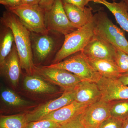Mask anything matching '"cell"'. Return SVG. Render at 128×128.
<instances>
[{"mask_svg": "<svg viewBox=\"0 0 128 128\" xmlns=\"http://www.w3.org/2000/svg\"><path fill=\"white\" fill-rule=\"evenodd\" d=\"M1 21L12 32L21 68L28 75H33L35 65L33 61L30 31L17 16L8 10L3 12Z\"/></svg>", "mask_w": 128, "mask_h": 128, "instance_id": "cell-1", "label": "cell"}, {"mask_svg": "<svg viewBox=\"0 0 128 128\" xmlns=\"http://www.w3.org/2000/svg\"><path fill=\"white\" fill-rule=\"evenodd\" d=\"M94 34L128 54V41L124 32L116 26L102 10L94 14Z\"/></svg>", "mask_w": 128, "mask_h": 128, "instance_id": "cell-2", "label": "cell"}, {"mask_svg": "<svg viewBox=\"0 0 128 128\" xmlns=\"http://www.w3.org/2000/svg\"><path fill=\"white\" fill-rule=\"evenodd\" d=\"M94 34L92 19L82 27L65 36L63 45L56 54L52 64L59 63L69 56L82 51Z\"/></svg>", "mask_w": 128, "mask_h": 128, "instance_id": "cell-3", "label": "cell"}, {"mask_svg": "<svg viewBox=\"0 0 128 128\" xmlns=\"http://www.w3.org/2000/svg\"><path fill=\"white\" fill-rule=\"evenodd\" d=\"M7 8L18 17L30 32L38 34L48 33L45 23L46 11L39 4H21Z\"/></svg>", "mask_w": 128, "mask_h": 128, "instance_id": "cell-4", "label": "cell"}, {"mask_svg": "<svg viewBox=\"0 0 128 128\" xmlns=\"http://www.w3.org/2000/svg\"><path fill=\"white\" fill-rule=\"evenodd\" d=\"M46 66L67 70L77 76L82 80L96 83L99 81L102 76L92 67L81 51L67 59Z\"/></svg>", "mask_w": 128, "mask_h": 128, "instance_id": "cell-5", "label": "cell"}, {"mask_svg": "<svg viewBox=\"0 0 128 128\" xmlns=\"http://www.w3.org/2000/svg\"><path fill=\"white\" fill-rule=\"evenodd\" d=\"M34 74L62 88L64 91L74 90L82 80L77 76L67 70L49 68L46 66L38 67L35 65Z\"/></svg>", "mask_w": 128, "mask_h": 128, "instance_id": "cell-6", "label": "cell"}, {"mask_svg": "<svg viewBox=\"0 0 128 128\" xmlns=\"http://www.w3.org/2000/svg\"><path fill=\"white\" fill-rule=\"evenodd\" d=\"M45 23L48 31H54L64 36L77 29L67 17L62 0H55L50 9L46 11Z\"/></svg>", "mask_w": 128, "mask_h": 128, "instance_id": "cell-7", "label": "cell"}, {"mask_svg": "<svg viewBox=\"0 0 128 128\" xmlns=\"http://www.w3.org/2000/svg\"><path fill=\"white\" fill-rule=\"evenodd\" d=\"M74 100V89L65 90L58 98L42 104L25 113L28 123L41 120L46 115L70 104Z\"/></svg>", "mask_w": 128, "mask_h": 128, "instance_id": "cell-8", "label": "cell"}, {"mask_svg": "<svg viewBox=\"0 0 128 128\" xmlns=\"http://www.w3.org/2000/svg\"><path fill=\"white\" fill-rule=\"evenodd\" d=\"M116 50L112 45L94 34L81 52L87 58L115 62Z\"/></svg>", "mask_w": 128, "mask_h": 128, "instance_id": "cell-9", "label": "cell"}, {"mask_svg": "<svg viewBox=\"0 0 128 128\" xmlns=\"http://www.w3.org/2000/svg\"><path fill=\"white\" fill-rule=\"evenodd\" d=\"M108 102L100 99L89 105L81 114L85 128H97L111 117Z\"/></svg>", "mask_w": 128, "mask_h": 128, "instance_id": "cell-10", "label": "cell"}, {"mask_svg": "<svg viewBox=\"0 0 128 128\" xmlns=\"http://www.w3.org/2000/svg\"><path fill=\"white\" fill-rule=\"evenodd\" d=\"M97 84L102 93L101 99L106 102L128 99V86L124 85L118 79L102 76Z\"/></svg>", "mask_w": 128, "mask_h": 128, "instance_id": "cell-11", "label": "cell"}, {"mask_svg": "<svg viewBox=\"0 0 128 128\" xmlns=\"http://www.w3.org/2000/svg\"><path fill=\"white\" fill-rule=\"evenodd\" d=\"M90 104L81 103L74 100L70 104L46 115L41 120H50L60 125L82 114Z\"/></svg>", "mask_w": 128, "mask_h": 128, "instance_id": "cell-12", "label": "cell"}, {"mask_svg": "<svg viewBox=\"0 0 128 128\" xmlns=\"http://www.w3.org/2000/svg\"><path fill=\"white\" fill-rule=\"evenodd\" d=\"M1 72L16 87L18 84L21 72L20 60L16 44H13L11 51L3 64L0 66Z\"/></svg>", "mask_w": 128, "mask_h": 128, "instance_id": "cell-13", "label": "cell"}, {"mask_svg": "<svg viewBox=\"0 0 128 128\" xmlns=\"http://www.w3.org/2000/svg\"><path fill=\"white\" fill-rule=\"evenodd\" d=\"M74 90L75 101L78 102L92 104L102 98V93L96 82L82 80Z\"/></svg>", "mask_w": 128, "mask_h": 128, "instance_id": "cell-14", "label": "cell"}, {"mask_svg": "<svg viewBox=\"0 0 128 128\" xmlns=\"http://www.w3.org/2000/svg\"><path fill=\"white\" fill-rule=\"evenodd\" d=\"M63 6L69 20L77 29L84 26L93 19L94 14L90 6L82 9L67 3L63 4Z\"/></svg>", "mask_w": 128, "mask_h": 128, "instance_id": "cell-15", "label": "cell"}, {"mask_svg": "<svg viewBox=\"0 0 128 128\" xmlns=\"http://www.w3.org/2000/svg\"><path fill=\"white\" fill-rule=\"evenodd\" d=\"M96 3L105 6L114 16L117 22L123 30L128 32V9L123 0L118 2H110L106 0H102L98 1Z\"/></svg>", "mask_w": 128, "mask_h": 128, "instance_id": "cell-16", "label": "cell"}, {"mask_svg": "<svg viewBox=\"0 0 128 128\" xmlns=\"http://www.w3.org/2000/svg\"><path fill=\"white\" fill-rule=\"evenodd\" d=\"M86 58L94 70L103 77L118 79L122 73L114 61L107 60Z\"/></svg>", "mask_w": 128, "mask_h": 128, "instance_id": "cell-17", "label": "cell"}, {"mask_svg": "<svg viewBox=\"0 0 128 128\" xmlns=\"http://www.w3.org/2000/svg\"><path fill=\"white\" fill-rule=\"evenodd\" d=\"M24 86L28 91L40 94H54L58 91L55 86L34 74L26 76L24 81Z\"/></svg>", "mask_w": 128, "mask_h": 128, "instance_id": "cell-18", "label": "cell"}, {"mask_svg": "<svg viewBox=\"0 0 128 128\" xmlns=\"http://www.w3.org/2000/svg\"><path fill=\"white\" fill-rule=\"evenodd\" d=\"M35 34L34 38V50L38 59L43 60L52 51L54 46V41L48 34Z\"/></svg>", "mask_w": 128, "mask_h": 128, "instance_id": "cell-19", "label": "cell"}, {"mask_svg": "<svg viewBox=\"0 0 128 128\" xmlns=\"http://www.w3.org/2000/svg\"><path fill=\"white\" fill-rule=\"evenodd\" d=\"M0 97L4 103L9 106L24 108L32 104L30 102L22 98L13 91L8 88L2 89Z\"/></svg>", "mask_w": 128, "mask_h": 128, "instance_id": "cell-20", "label": "cell"}, {"mask_svg": "<svg viewBox=\"0 0 128 128\" xmlns=\"http://www.w3.org/2000/svg\"><path fill=\"white\" fill-rule=\"evenodd\" d=\"M14 41V35L9 28L3 30L0 34V66L4 62L8 56L10 52Z\"/></svg>", "mask_w": 128, "mask_h": 128, "instance_id": "cell-21", "label": "cell"}, {"mask_svg": "<svg viewBox=\"0 0 128 128\" xmlns=\"http://www.w3.org/2000/svg\"><path fill=\"white\" fill-rule=\"evenodd\" d=\"M28 123L25 114L2 115L0 118V128H25Z\"/></svg>", "mask_w": 128, "mask_h": 128, "instance_id": "cell-22", "label": "cell"}, {"mask_svg": "<svg viewBox=\"0 0 128 128\" xmlns=\"http://www.w3.org/2000/svg\"><path fill=\"white\" fill-rule=\"evenodd\" d=\"M111 116L124 120L128 117V99L115 100L108 102Z\"/></svg>", "mask_w": 128, "mask_h": 128, "instance_id": "cell-23", "label": "cell"}, {"mask_svg": "<svg viewBox=\"0 0 128 128\" xmlns=\"http://www.w3.org/2000/svg\"><path fill=\"white\" fill-rule=\"evenodd\" d=\"M115 62L122 73L128 72V54L116 49Z\"/></svg>", "mask_w": 128, "mask_h": 128, "instance_id": "cell-24", "label": "cell"}, {"mask_svg": "<svg viewBox=\"0 0 128 128\" xmlns=\"http://www.w3.org/2000/svg\"><path fill=\"white\" fill-rule=\"evenodd\" d=\"M59 124L50 120H41L28 123L25 128H58Z\"/></svg>", "mask_w": 128, "mask_h": 128, "instance_id": "cell-25", "label": "cell"}, {"mask_svg": "<svg viewBox=\"0 0 128 128\" xmlns=\"http://www.w3.org/2000/svg\"><path fill=\"white\" fill-rule=\"evenodd\" d=\"M123 120L111 116L104 121L97 128H122Z\"/></svg>", "mask_w": 128, "mask_h": 128, "instance_id": "cell-26", "label": "cell"}, {"mask_svg": "<svg viewBox=\"0 0 128 128\" xmlns=\"http://www.w3.org/2000/svg\"><path fill=\"white\" fill-rule=\"evenodd\" d=\"M82 114H79L70 121L60 124L58 128H85L82 121Z\"/></svg>", "mask_w": 128, "mask_h": 128, "instance_id": "cell-27", "label": "cell"}, {"mask_svg": "<svg viewBox=\"0 0 128 128\" xmlns=\"http://www.w3.org/2000/svg\"><path fill=\"white\" fill-rule=\"evenodd\" d=\"M63 4L67 3L76 6L82 9H84L87 6L88 3L90 2L95 3L98 0H62Z\"/></svg>", "mask_w": 128, "mask_h": 128, "instance_id": "cell-28", "label": "cell"}, {"mask_svg": "<svg viewBox=\"0 0 128 128\" xmlns=\"http://www.w3.org/2000/svg\"><path fill=\"white\" fill-rule=\"evenodd\" d=\"M22 0H0L1 4L6 8L14 7L21 4Z\"/></svg>", "mask_w": 128, "mask_h": 128, "instance_id": "cell-29", "label": "cell"}, {"mask_svg": "<svg viewBox=\"0 0 128 128\" xmlns=\"http://www.w3.org/2000/svg\"><path fill=\"white\" fill-rule=\"evenodd\" d=\"M55 0H41L39 5L45 10H48L52 6Z\"/></svg>", "mask_w": 128, "mask_h": 128, "instance_id": "cell-30", "label": "cell"}, {"mask_svg": "<svg viewBox=\"0 0 128 128\" xmlns=\"http://www.w3.org/2000/svg\"><path fill=\"white\" fill-rule=\"evenodd\" d=\"M118 79L124 85L128 86V72L122 73Z\"/></svg>", "mask_w": 128, "mask_h": 128, "instance_id": "cell-31", "label": "cell"}, {"mask_svg": "<svg viewBox=\"0 0 128 128\" xmlns=\"http://www.w3.org/2000/svg\"><path fill=\"white\" fill-rule=\"evenodd\" d=\"M41 0H22L21 4H39Z\"/></svg>", "mask_w": 128, "mask_h": 128, "instance_id": "cell-32", "label": "cell"}, {"mask_svg": "<svg viewBox=\"0 0 128 128\" xmlns=\"http://www.w3.org/2000/svg\"><path fill=\"white\" fill-rule=\"evenodd\" d=\"M122 128H128V117L123 120Z\"/></svg>", "mask_w": 128, "mask_h": 128, "instance_id": "cell-33", "label": "cell"}, {"mask_svg": "<svg viewBox=\"0 0 128 128\" xmlns=\"http://www.w3.org/2000/svg\"><path fill=\"white\" fill-rule=\"evenodd\" d=\"M124 2L126 3V5H127V6H128V0H123Z\"/></svg>", "mask_w": 128, "mask_h": 128, "instance_id": "cell-34", "label": "cell"}, {"mask_svg": "<svg viewBox=\"0 0 128 128\" xmlns=\"http://www.w3.org/2000/svg\"><path fill=\"white\" fill-rule=\"evenodd\" d=\"M112 2H116L118 0H112Z\"/></svg>", "mask_w": 128, "mask_h": 128, "instance_id": "cell-35", "label": "cell"}]
</instances>
